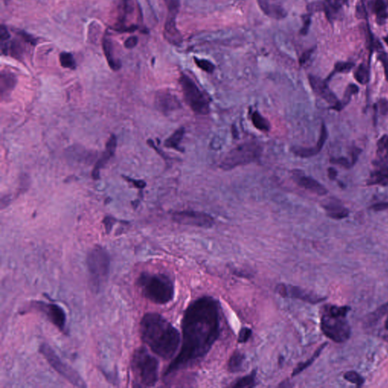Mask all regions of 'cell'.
<instances>
[{
  "mask_svg": "<svg viewBox=\"0 0 388 388\" xmlns=\"http://www.w3.org/2000/svg\"><path fill=\"white\" fill-rule=\"evenodd\" d=\"M220 332L219 302L212 296H203L192 302L183 317L181 350L166 369L164 377L198 363L209 353Z\"/></svg>",
  "mask_w": 388,
  "mask_h": 388,
  "instance_id": "6da1fadb",
  "label": "cell"
},
{
  "mask_svg": "<svg viewBox=\"0 0 388 388\" xmlns=\"http://www.w3.org/2000/svg\"><path fill=\"white\" fill-rule=\"evenodd\" d=\"M142 341L150 350L164 359H171L178 351L181 343L178 330L158 313L144 315L140 324Z\"/></svg>",
  "mask_w": 388,
  "mask_h": 388,
  "instance_id": "7a4b0ae2",
  "label": "cell"
},
{
  "mask_svg": "<svg viewBox=\"0 0 388 388\" xmlns=\"http://www.w3.org/2000/svg\"><path fill=\"white\" fill-rule=\"evenodd\" d=\"M350 310L348 306L327 305L324 307L321 329L324 335L334 342H346L351 336V327L346 319Z\"/></svg>",
  "mask_w": 388,
  "mask_h": 388,
  "instance_id": "3957f363",
  "label": "cell"
},
{
  "mask_svg": "<svg viewBox=\"0 0 388 388\" xmlns=\"http://www.w3.org/2000/svg\"><path fill=\"white\" fill-rule=\"evenodd\" d=\"M143 295L156 304L169 303L175 296V286L169 276L164 274L144 272L136 281Z\"/></svg>",
  "mask_w": 388,
  "mask_h": 388,
  "instance_id": "277c9868",
  "label": "cell"
},
{
  "mask_svg": "<svg viewBox=\"0 0 388 388\" xmlns=\"http://www.w3.org/2000/svg\"><path fill=\"white\" fill-rule=\"evenodd\" d=\"M131 369L140 386L156 385L159 378V361L145 347H138L133 352Z\"/></svg>",
  "mask_w": 388,
  "mask_h": 388,
  "instance_id": "5b68a950",
  "label": "cell"
},
{
  "mask_svg": "<svg viewBox=\"0 0 388 388\" xmlns=\"http://www.w3.org/2000/svg\"><path fill=\"white\" fill-rule=\"evenodd\" d=\"M87 265L93 290L99 291L108 279L110 271V257L106 250L96 246L88 253Z\"/></svg>",
  "mask_w": 388,
  "mask_h": 388,
  "instance_id": "8992f818",
  "label": "cell"
},
{
  "mask_svg": "<svg viewBox=\"0 0 388 388\" xmlns=\"http://www.w3.org/2000/svg\"><path fill=\"white\" fill-rule=\"evenodd\" d=\"M262 147L255 141H247L234 147L225 156L220 167L225 171L257 162L262 154Z\"/></svg>",
  "mask_w": 388,
  "mask_h": 388,
  "instance_id": "52a82bcc",
  "label": "cell"
},
{
  "mask_svg": "<svg viewBox=\"0 0 388 388\" xmlns=\"http://www.w3.org/2000/svg\"><path fill=\"white\" fill-rule=\"evenodd\" d=\"M179 82L184 99L192 111L196 114L201 116L209 114L210 111L209 99L196 85L195 82L189 76L184 74H181Z\"/></svg>",
  "mask_w": 388,
  "mask_h": 388,
  "instance_id": "ba28073f",
  "label": "cell"
},
{
  "mask_svg": "<svg viewBox=\"0 0 388 388\" xmlns=\"http://www.w3.org/2000/svg\"><path fill=\"white\" fill-rule=\"evenodd\" d=\"M40 352L45 357L51 367L55 369L56 372H58L68 382L71 383L75 387H87L85 380L79 375L78 372L74 370L71 366H68L67 363H64L50 346L46 344H41L40 347Z\"/></svg>",
  "mask_w": 388,
  "mask_h": 388,
  "instance_id": "9c48e42d",
  "label": "cell"
},
{
  "mask_svg": "<svg viewBox=\"0 0 388 388\" xmlns=\"http://www.w3.org/2000/svg\"><path fill=\"white\" fill-rule=\"evenodd\" d=\"M174 221L185 226L209 228L214 226L215 220L209 214L197 211H180L172 215Z\"/></svg>",
  "mask_w": 388,
  "mask_h": 388,
  "instance_id": "30bf717a",
  "label": "cell"
},
{
  "mask_svg": "<svg viewBox=\"0 0 388 388\" xmlns=\"http://www.w3.org/2000/svg\"><path fill=\"white\" fill-rule=\"evenodd\" d=\"M276 293L283 297L293 298L311 304H317L326 300L325 296H319L313 292L307 291L299 287L280 284L275 288Z\"/></svg>",
  "mask_w": 388,
  "mask_h": 388,
  "instance_id": "8fae6325",
  "label": "cell"
},
{
  "mask_svg": "<svg viewBox=\"0 0 388 388\" xmlns=\"http://www.w3.org/2000/svg\"><path fill=\"white\" fill-rule=\"evenodd\" d=\"M34 308L46 315L49 320L61 331L66 332V313L60 306L37 301L34 303Z\"/></svg>",
  "mask_w": 388,
  "mask_h": 388,
  "instance_id": "7c38bea8",
  "label": "cell"
},
{
  "mask_svg": "<svg viewBox=\"0 0 388 388\" xmlns=\"http://www.w3.org/2000/svg\"><path fill=\"white\" fill-rule=\"evenodd\" d=\"M309 81L315 94L322 97L327 103L330 104L331 106L338 103L339 101L338 97L330 91L325 80H322L320 77L310 74L309 75Z\"/></svg>",
  "mask_w": 388,
  "mask_h": 388,
  "instance_id": "4fadbf2b",
  "label": "cell"
},
{
  "mask_svg": "<svg viewBox=\"0 0 388 388\" xmlns=\"http://www.w3.org/2000/svg\"><path fill=\"white\" fill-rule=\"evenodd\" d=\"M293 175L295 182L302 188L316 195L325 196L327 193V189L322 184L312 177L304 175L301 171H294Z\"/></svg>",
  "mask_w": 388,
  "mask_h": 388,
  "instance_id": "5bb4252c",
  "label": "cell"
},
{
  "mask_svg": "<svg viewBox=\"0 0 388 388\" xmlns=\"http://www.w3.org/2000/svg\"><path fill=\"white\" fill-rule=\"evenodd\" d=\"M155 105L157 109L164 114H168L181 108V103L178 97L165 91H162L156 94Z\"/></svg>",
  "mask_w": 388,
  "mask_h": 388,
  "instance_id": "9a60e30c",
  "label": "cell"
},
{
  "mask_svg": "<svg viewBox=\"0 0 388 388\" xmlns=\"http://www.w3.org/2000/svg\"><path fill=\"white\" fill-rule=\"evenodd\" d=\"M327 139V131L325 125L322 123L321 127L320 136L316 147H310V148H303V147H293L292 152L296 156L301 158H310L317 155L323 148L324 144Z\"/></svg>",
  "mask_w": 388,
  "mask_h": 388,
  "instance_id": "2e32d148",
  "label": "cell"
},
{
  "mask_svg": "<svg viewBox=\"0 0 388 388\" xmlns=\"http://www.w3.org/2000/svg\"><path fill=\"white\" fill-rule=\"evenodd\" d=\"M116 147H117V138H116L115 135H112L109 139H108V142H107L103 155L97 161L95 166H94V169H93L92 177L94 180L99 179V174H100L101 169L104 167L105 164L108 162V160L114 156Z\"/></svg>",
  "mask_w": 388,
  "mask_h": 388,
  "instance_id": "e0dca14e",
  "label": "cell"
},
{
  "mask_svg": "<svg viewBox=\"0 0 388 388\" xmlns=\"http://www.w3.org/2000/svg\"><path fill=\"white\" fill-rule=\"evenodd\" d=\"M164 37L169 43L175 46H179L182 43V35L177 27L175 15H168L164 23Z\"/></svg>",
  "mask_w": 388,
  "mask_h": 388,
  "instance_id": "ac0fdd59",
  "label": "cell"
},
{
  "mask_svg": "<svg viewBox=\"0 0 388 388\" xmlns=\"http://www.w3.org/2000/svg\"><path fill=\"white\" fill-rule=\"evenodd\" d=\"M259 8L265 15L274 19L286 18L288 12L282 6L271 3L270 0H257Z\"/></svg>",
  "mask_w": 388,
  "mask_h": 388,
  "instance_id": "d6986e66",
  "label": "cell"
},
{
  "mask_svg": "<svg viewBox=\"0 0 388 388\" xmlns=\"http://www.w3.org/2000/svg\"><path fill=\"white\" fill-rule=\"evenodd\" d=\"M323 208L327 212V216L335 220L347 218L350 214V211L335 199L323 205Z\"/></svg>",
  "mask_w": 388,
  "mask_h": 388,
  "instance_id": "ffe728a7",
  "label": "cell"
},
{
  "mask_svg": "<svg viewBox=\"0 0 388 388\" xmlns=\"http://www.w3.org/2000/svg\"><path fill=\"white\" fill-rule=\"evenodd\" d=\"M368 185H388V164L376 165L367 181Z\"/></svg>",
  "mask_w": 388,
  "mask_h": 388,
  "instance_id": "44dd1931",
  "label": "cell"
},
{
  "mask_svg": "<svg viewBox=\"0 0 388 388\" xmlns=\"http://www.w3.org/2000/svg\"><path fill=\"white\" fill-rule=\"evenodd\" d=\"M16 76L13 73L7 71H2L0 79L2 97L9 95L17 85Z\"/></svg>",
  "mask_w": 388,
  "mask_h": 388,
  "instance_id": "7402d4cb",
  "label": "cell"
},
{
  "mask_svg": "<svg viewBox=\"0 0 388 388\" xmlns=\"http://www.w3.org/2000/svg\"><path fill=\"white\" fill-rule=\"evenodd\" d=\"M323 11L329 22L333 23L338 19L342 12V4L335 0H324Z\"/></svg>",
  "mask_w": 388,
  "mask_h": 388,
  "instance_id": "603a6c76",
  "label": "cell"
},
{
  "mask_svg": "<svg viewBox=\"0 0 388 388\" xmlns=\"http://www.w3.org/2000/svg\"><path fill=\"white\" fill-rule=\"evenodd\" d=\"M234 35L231 31H216V32L200 33L193 37L196 41H215V40H225Z\"/></svg>",
  "mask_w": 388,
  "mask_h": 388,
  "instance_id": "cb8c5ba5",
  "label": "cell"
},
{
  "mask_svg": "<svg viewBox=\"0 0 388 388\" xmlns=\"http://www.w3.org/2000/svg\"><path fill=\"white\" fill-rule=\"evenodd\" d=\"M102 48H103L104 54L106 58L108 64L113 71H118L122 67V63L119 60H116L113 57V47L111 40L108 37H104L102 40Z\"/></svg>",
  "mask_w": 388,
  "mask_h": 388,
  "instance_id": "d4e9b609",
  "label": "cell"
},
{
  "mask_svg": "<svg viewBox=\"0 0 388 388\" xmlns=\"http://www.w3.org/2000/svg\"><path fill=\"white\" fill-rule=\"evenodd\" d=\"M378 159L374 162L375 165L388 164V135H384L377 143Z\"/></svg>",
  "mask_w": 388,
  "mask_h": 388,
  "instance_id": "484cf974",
  "label": "cell"
},
{
  "mask_svg": "<svg viewBox=\"0 0 388 388\" xmlns=\"http://www.w3.org/2000/svg\"><path fill=\"white\" fill-rule=\"evenodd\" d=\"M372 9L376 15V21L378 25H384L388 18V5L384 0H374Z\"/></svg>",
  "mask_w": 388,
  "mask_h": 388,
  "instance_id": "4316f807",
  "label": "cell"
},
{
  "mask_svg": "<svg viewBox=\"0 0 388 388\" xmlns=\"http://www.w3.org/2000/svg\"><path fill=\"white\" fill-rule=\"evenodd\" d=\"M358 91H359V89H358V86L356 85H355V84H350L347 86V89H346L342 100L338 101V103L335 104L333 106L330 107V108L336 110L338 112H341L343 108H345V106H347L350 103L352 96L358 94Z\"/></svg>",
  "mask_w": 388,
  "mask_h": 388,
  "instance_id": "83f0119b",
  "label": "cell"
},
{
  "mask_svg": "<svg viewBox=\"0 0 388 388\" xmlns=\"http://www.w3.org/2000/svg\"><path fill=\"white\" fill-rule=\"evenodd\" d=\"M185 130L184 128H178V130L174 132L173 134L171 135L165 141H164V147L168 148L174 149L177 151L184 152L183 148L180 147L183 137H184Z\"/></svg>",
  "mask_w": 388,
  "mask_h": 388,
  "instance_id": "f1b7e54d",
  "label": "cell"
},
{
  "mask_svg": "<svg viewBox=\"0 0 388 388\" xmlns=\"http://www.w3.org/2000/svg\"><path fill=\"white\" fill-rule=\"evenodd\" d=\"M245 356L239 351L233 353L228 363V371L231 373H237L241 371L244 363Z\"/></svg>",
  "mask_w": 388,
  "mask_h": 388,
  "instance_id": "f546056e",
  "label": "cell"
},
{
  "mask_svg": "<svg viewBox=\"0 0 388 388\" xmlns=\"http://www.w3.org/2000/svg\"><path fill=\"white\" fill-rule=\"evenodd\" d=\"M326 345H327V343H324V344H322V345H321V347H319V348L317 349V350L315 352L314 354L310 357L308 360L303 362V363H299V364L298 365V366H296L294 369H293V373H292V376H296V375H299V374L301 373L302 371H304L306 369H307V368L310 367V366H311V365L313 364L315 361H316V358L320 356L322 350L325 348Z\"/></svg>",
  "mask_w": 388,
  "mask_h": 388,
  "instance_id": "4dcf8cb0",
  "label": "cell"
},
{
  "mask_svg": "<svg viewBox=\"0 0 388 388\" xmlns=\"http://www.w3.org/2000/svg\"><path fill=\"white\" fill-rule=\"evenodd\" d=\"M251 121H252L254 127L260 131L268 132L271 128L269 122L259 112L256 111L252 113Z\"/></svg>",
  "mask_w": 388,
  "mask_h": 388,
  "instance_id": "1f68e13d",
  "label": "cell"
},
{
  "mask_svg": "<svg viewBox=\"0 0 388 388\" xmlns=\"http://www.w3.org/2000/svg\"><path fill=\"white\" fill-rule=\"evenodd\" d=\"M257 385V371H254L246 376L243 377L232 384L233 387H254Z\"/></svg>",
  "mask_w": 388,
  "mask_h": 388,
  "instance_id": "d6a6232c",
  "label": "cell"
},
{
  "mask_svg": "<svg viewBox=\"0 0 388 388\" xmlns=\"http://www.w3.org/2000/svg\"><path fill=\"white\" fill-rule=\"evenodd\" d=\"M354 77L356 81L361 85H366L370 80V71H369V65H366L362 63L358 65L354 72Z\"/></svg>",
  "mask_w": 388,
  "mask_h": 388,
  "instance_id": "836d02e7",
  "label": "cell"
},
{
  "mask_svg": "<svg viewBox=\"0 0 388 388\" xmlns=\"http://www.w3.org/2000/svg\"><path fill=\"white\" fill-rule=\"evenodd\" d=\"M355 64L351 62H338L335 65V69L329 74L328 77L326 79V81H328L332 78L334 75L337 73H348L354 68Z\"/></svg>",
  "mask_w": 388,
  "mask_h": 388,
  "instance_id": "e575fe53",
  "label": "cell"
},
{
  "mask_svg": "<svg viewBox=\"0 0 388 388\" xmlns=\"http://www.w3.org/2000/svg\"><path fill=\"white\" fill-rule=\"evenodd\" d=\"M60 64L65 68L74 70L76 68V63L72 54L63 52L60 55Z\"/></svg>",
  "mask_w": 388,
  "mask_h": 388,
  "instance_id": "d590c367",
  "label": "cell"
},
{
  "mask_svg": "<svg viewBox=\"0 0 388 388\" xmlns=\"http://www.w3.org/2000/svg\"><path fill=\"white\" fill-rule=\"evenodd\" d=\"M344 379L352 384H356L357 387H362L364 384L365 379L355 371H349L344 374Z\"/></svg>",
  "mask_w": 388,
  "mask_h": 388,
  "instance_id": "8d00e7d4",
  "label": "cell"
},
{
  "mask_svg": "<svg viewBox=\"0 0 388 388\" xmlns=\"http://www.w3.org/2000/svg\"><path fill=\"white\" fill-rule=\"evenodd\" d=\"M193 60L197 67L203 71L210 74L215 71V66L212 62L205 59L197 58V57H194Z\"/></svg>",
  "mask_w": 388,
  "mask_h": 388,
  "instance_id": "74e56055",
  "label": "cell"
},
{
  "mask_svg": "<svg viewBox=\"0 0 388 388\" xmlns=\"http://www.w3.org/2000/svg\"><path fill=\"white\" fill-rule=\"evenodd\" d=\"M387 313H388V302L384 305L381 306L379 308L377 309L374 313L370 315L369 317V323H374Z\"/></svg>",
  "mask_w": 388,
  "mask_h": 388,
  "instance_id": "f35d334b",
  "label": "cell"
},
{
  "mask_svg": "<svg viewBox=\"0 0 388 388\" xmlns=\"http://www.w3.org/2000/svg\"><path fill=\"white\" fill-rule=\"evenodd\" d=\"M275 40L278 46H279V47L280 48V49H282L283 52H287V53L291 55V52H293L291 45L290 44L288 41H287V40H285V39L284 38V37H282V35H279V34H278V35L276 36Z\"/></svg>",
  "mask_w": 388,
  "mask_h": 388,
  "instance_id": "ab89813d",
  "label": "cell"
},
{
  "mask_svg": "<svg viewBox=\"0 0 388 388\" xmlns=\"http://www.w3.org/2000/svg\"><path fill=\"white\" fill-rule=\"evenodd\" d=\"M164 2L169 11V15L177 16L179 12L180 0H164Z\"/></svg>",
  "mask_w": 388,
  "mask_h": 388,
  "instance_id": "60d3db41",
  "label": "cell"
},
{
  "mask_svg": "<svg viewBox=\"0 0 388 388\" xmlns=\"http://www.w3.org/2000/svg\"><path fill=\"white\" fill-rule=\"evenodd\" d=\"M252 330L249 327H243L239 332L238 342L240 344H244L247 342L252 337Z\"/></svg>",
  "mask_w": 388,
  "mask_h": 388,
  "instance_id": "b9f144b4",
  "label": "cell"
},
{
  "mask_svg": "<svg viewBox=\"0 0 388 388\" xmlns=\"http://www.w3.org/2000/svg\"><path fill=\"white\" fill-rule=\"evenodd\" d=\"M302 21H303V25H302V29H300V34L302 36H306L308 34L310 26H311V13L303 15L302 16Z\"/></svg>",
  "mask_w": 388,
  "mask_h": 388,
  "instance_id": "7bdbcfd3",
  "label": "cell"
},
{
  "mask_svg": "<svg viewBox=\"0 0 388 388\" xmlns=\"http://www.w3.org/2000/svg\"><path fill=\"white\" fill-rule=\"evenodd\" d=\"M330 162L332 164H340L345 169H350L353 166L352 162L345 157L331 158Z\"/></svg>",
  "mask_w": 388,
  "mask_h": 388,
  "instance_id": "ee69618b",
  "label": "cell"
},
{
  "mask_svg": "<svg viewBox=\"0 0 388 388\" xmlns=\"http://www.w3.org/2000/svg\"><path fill=\"white\" fill-rule=\"evenodd\" d=\"M315 50H316V47L311 48V49H309L307 51H305L302 54V56H301L300 58H299V65H305L310 60L312 56L314 53Z\"/></svg>",
  "mask_w": 388,
  "mask_h": 388,
  "instance_id": "f6af8a7d",
  "label": "cell"
},
{
  "mask_svg": "<svg viewBox=\"0 0 388 388\" xmlns=\"http://www.w3.org/2000/svg\"><path fill=\"white\" fill-rule=\"evenodd\" d=\"M377 108L383 116L388 114V100L386 99H381L376 104Z\"/></svg>",
  "mask_w": 388,
  "mask_h": 388,
  "instance_id": "bcb514c9",
  "label": "cell"
},
{
  "mask_svg": "<svg viewBox=\"0 0 388 388\" xmlns=\"http://www.w3.org/2000/svg\"><path fill=\"white\" fill-rule=\"evenodd\" d=\"M378 59L381 62L383 66H384L386 79H387L388 81V54L381 51V52H380L379 55H378Z\"/></svg>",
  "mask_w": 388,
  "mask_h": 388,
  "instance_id": "7dc6e473",
  "label": "cell"
},
{
  "mask_svg": "<svg viewBox=\"0 0 388 388\" xmlns=\"http://www.w3.org/2000/svg\"><path fill=\"white\" fill-rule=\"evenodd\" d=\"M11 35L6 26L2 25L0 27V43H6L10 40Z\"/></svg>",
  "mask_w": 388,
  "mask_h": 388,
  "instance_id": "c3c4849f",
  "label": "cell"
},
{
  "mask_svg": "<svg viewBox=\"0 0 388 388\" xmlns=\"http://www.w3.org/2000/svg\"><path fill=\"white\" fill-rule=\"evenodd\" d=\"M138 41L139 39L136 36H132V37H128L125 42V47L127 49H133L136 47V45L138 44Z\"/></svg>",
  "mask_w": 388,
  "mask_h": 388,
  "instance_id": "681fc988",
  "label": "cell"
},
{
  "mask_svg": "<svg viewBox=\"0 0 388 388\" xmlns=\"http://www.w3.org/2000/svg\"><path fill=\"white\" fill-rule=\"evenodd\" d=\"M116 221V219H115V218H113V217L107 216L104 218L103 224L105 226L107 233H109L111 231L112 228H113Z\"/></svg>",
  "mask_w": 388,
  "mask_h": 388,
  "instance_id": "f907efd6",
  "label": "cell"
},
{
  "mask_svg": "<svg viewBox=\"0 0 388 388\" xmlns=\"http://www.w3.org/2000/svg\"><path fill=\"white\" fill-rule=\"evenodd\" d=\"M370 209L375 212L387 210L388 209V202L387 203H378L370 206Z\"/></svg>",
  "mask_w": 388,
  "mask_h": 388,
  "instance_id": "816d5d0a",
  "label": "cell"
},
{
  "mask_svg": "<svg viewBox=\"0 0 388 388\" xmlns=\"http://www.w3.org/2000/svg\"><path fill=\"white\" fill-rule=\"evenodd\" d=\"M125 179L129 182L132 183L135 187L138 189H143L146 187V183L144 181H136V180L131 179L128 177H125Z\"/></svg>",
  "mask_w": 388,
  "mask_h": 388,
  "instance_id": "f5cc1de1",
  "label": "cell"
},
{
  "mask_svg": "<svg viewBox=\"0 0 388 388\" xmlns=\"http://www.w3.org/2000/svg\"><path fill=\"white\" fill-rule=\"evenodd\" d=\"M361 149L357 148V147H354V148L352 150L351 162L352 164H353V165H354V164H356L357 160H358V155L361 153Z\"/></svg>",
  "mask_w": 388,
  "mask_h": 388,
  "instance_id": "db71d44e",
  "label": "cell"
},
{
  "mask_svg": "<svg viewBox=\"0 0 388 388\" xmlns=\"http://www.w3.org/2000/svg\"><path fill=\"white\" fill-rule=\"evenodd\" d=\"M327 172H328L329 179L331 180V181H335L337 178V176H338V172H337L336 169H334V168H329L327 169Z\"/></svg>",
  "mask_w": 388,
  "mask_h": 388,
  "instance_id": "11a10c76",
  "label": "cell"
},
{
  "mask_svg": "<svg viewBox=\"0 0 388 388\" xmlns=\"http://www.w3.org/2000/svg\"><path fill=\"white\" fill-rule=\"evenodd\" d=\"M335 1L338 2V3H341V4H345V3H347V0H335Z\"/></svg>",
  "mask_w": 388,
  "mask_h": 388,
  "instance_id": "9f6ffc18",
  "label": "cell"
},
{
  "mask_svg": "<svg viewBox=\"0 0 388 388\" xmlns=\"http://www.w3.org/2000/svg\"><path fill=\"white\" fill-rule=\"evenodd\" d=\"M384 327H385L386 330H388V316L386 319L385 323H384Z\"/></svg>",
  "mask_w": 388,
  "mask_h": 388,
  "instance_id": "6f0895ef",
  "label": "cell"
},
{
  "mask_svg": "<svg viewBox=\"0 0 388 388\" xmlns=\"http://www.w3.org/2000/svg\"><path fill=\"white\" fill-rule=\"evenodd\" d=\"M383 40H384V41L385 42L386 44L388 46V36L384 37V38H383Z\"/></svg>",
  "mask_w": 388,
  "mask_h": 388,
  "instance_id": "680465c9",
  "label": "cell"
},
{
  "mask_svg": "<svg viewBox=\"0 0 388 388\" xmlns=\"http://www.w3.org/2000/svg\"><path fill=\"white\" fill-rule=\"evenodd\" d=\"M384 1L388 5V0H384Z\"/></svg>",
  "mask_w": 388,
  "mask_h": 388,
  "instance_id": "91938a15",
  "label": "cell"
}]
</instances>
